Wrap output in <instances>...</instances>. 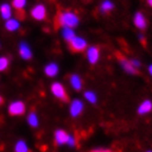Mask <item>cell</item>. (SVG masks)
<instances>
[{
  "instance_id": "obj_1",
  "label": "cell",
  "mask_w": 152,
  "mask_h": 152,
  "mask_svg": "<svg viewBox=\"0 0 152 152\" xmlns=\"http://www.w3.org/2000/svg\"><path fill=\"white\" fill-rule=\"evenodd\" d=\"M80 23V18L76 15L75 12L72 11H61L58 12L56 19H55V24L56 27H62V28H75L76 26H78Z\"/></svg>"
},
{
  "instance_id": "obj_2",
  "label": "cell",
  "mask_w": 152,
  "mask_h": 152,
  "mask_svg": "<svg viewBox=\"0 0 152 152\" xmlns=\"http://www.w3.org/2000/svg\"><path fill=\"white\" fill-rule=\"evenodd\" d=\"M51 91L57 99H60L64 103H67L69 102V95H67V91L65 89V87L62 85L61 83H53L51 85Z\"/></svg>"
},
{
  "instance_id": "obj_3",
  "label": "cell",
  "mask_w": 152,
  "mask_h": 152,
  "mask_svg": "<svg viewBox=\"0 0 152 152\" xmlns=\"http://www.w3.org/2000/svg\"><path fill=\"white\" fill-rule=\"evenodd\" d=\"M69 46L72 52H75V53L84 52L85 50H87V42L85 41L83 38L75 37L69 42Z\"/></svg>"
},
{
  "instance_id": "obj_4",
  "label": "cell",
  "mask_w": 152,
  "mask_h": 152,
  "mask_svg": "<svg viewBox=\"0 0 152 152\" xmlns=\"http://www.w3.org/2000/svg\"><path fill=\"white\" fill-rule=\"evenodd\" d=\"M8 111L11 116H21L26 113V105L21 100H15L9 105Z\"/></svg>"
},
{
  "instance_id": "obj_5",
  "label": "cell",
  "mask_w": 152,
  "mask_h": 152,
  "mask_svg": "<svg viewBox=\"0 0 152 152\" xmlns=\"http://www.w3.org/2000/svg\"><path fill=\"white\" fill-rule=\"evenodd\" d=\"M32 18L38 21H42L46 18V9L43 4H37L32 10H31Z\"/></svg>"
},
{
  "instance_id": "obj_6",
  "label": "cell",
  "mask_w": 152,
  "mask_h": 152,
  "mask_svg": "<svg viewBox=\"0 0 152 152\" xmlns=\"http://www.w3.org/2000/svg\"><path fill=\"white\" fill-rule=\"evenodd\" d=\"M86 55H87V60L91 64H96L99 60V56H100V52H99V48L97 46H89L87 48V52H86Z\"/></svg>"
},
{
  "instance_id": "obj_7",
  "label": "cell",
  "mask_w": 152,
  "mask_h": 152,
  "mask_svg": "<svg viewBox=\"0 0 152 152\" xmlns=\"http://www.w3.org/2000/svg\"><path fill=\"white\" fill-rule=\"evenodd\" d=\"M118 58H119V62H120V64H121L122 69H125L127 73H129V74H132V75H134V74H138V69L133 66L132 64H131V62L129 61V60H127L126 57L121 56L120 54H118Z\"/></svg>"
},
{
  "instance_id": "obj_8",
  "label": "cell",
  "mask_w": 152,
  "mask_h": 152,
  "mask_svg": "<svg viewBox=\"0 0 152 152\" xmlns=\"http://www.w3.org/2000/svg\"><path fill=\"white\" fill-rule=\"evenodd\" d=\"M84 109V104L80 102V99H74L69 107V113L72 115V117H78Z\"/></svg>"
},
{
  "instance_id": "obj_9",
  "label": "cell",
  "mask_w": 152,
  "mask_h": 152,
  "mask_svg": "<svg viewBox=\"0 0 152 152\" xmlns=\"http://www.w3.org/2000/svg\"><path fill=\"white\" fill-rule=\"evenodd\" d=\"M54 138H55V143H56L57 145H62L67 143L69 138V134L66 132L65 130L58 129V130H56V131H55Z\"/></svg>"
},
{
  "instance_id": "obj_10",
  "label": "cell",
  "mask_w": 152,
  "mask_h": 152,
  "mask_svg": "<svg viewBox=\"0 0 152 152\" xmlns=\"http://www.w3.org/2000/svg\"><path fill=\"white\" fill-rule=\"evenodd\" d=\"M133 23L139 30H145L147 28V20H145V15L142 12H137L133 18Z\"/></svg>"
},
{
  "instance_id": "obj_11",
  "label": "cell",
  "mask_w": 152,
  "mask_h": 152,
  "mask_svg": "<svg viewBox=\"0 0 152 152\" xmlns=\"http://www.w3.org/2000/svg\"><path fill=\"white\" fill-rule=\"evenodd\" d=\"M19 54H20V56L22 57L23 60H26V61H29V60H31V58H32V52H31L30 46L28 45L26 42L20 43Z\"/></svg>"
},
{
  "instance_id": "obj_12",
  "label": "cell",
  "mask_w": 152,
  "mask_h": 152,
  "mask_svg": "<svg viewBox=\"0 0 152 152\" xmlns=\"http://www.w3.org/2000/svg\"><path fill=\"white\" fill-rule=\"evenodd\" d=\"M0 15L4 20H9L12 17V8L9 4H2L0 6Z\"/></svg>"
},
{
  "instance_id": "obj_13",
  "label": "cell",
  "mask_w": 152,
  "mask_h": 152,
  "mask_svg": "<svg viewBox=\"0 0 152 152\" xmlns=\"http://www.w3.org/2000/svg\"><path fill=\"white\" fill-rule=\"evenodd\" d=\"M152 110V102L151 100H145L140 104V106L138 107V114L139 115H147Z\"/></svg>"
},
{
  "instance_id": "obj_14",
  "label": "cell",
  "mask_w": 152,
  "mask_h": 152,
  "mask_svg": "<svg viewBox=\"0 0 152 152\" xmlns=\"http://www.w3.org/2000/svg\"><path fill=\"white\" fill-rule=\"evenodd\" d=\"M69 83L72 85V87L75 89V91H80L82 87H83V80L78 75L76 74H73L69 77Z\"/></svg>"
},
{
  "instance_id": "obj_15",
  "label": "cell",
  "mask_w": 152,
  "mask_h": 152,
  "mask_svg": "<svg viewBox=\"0 0 152 152\" xmlns=\"http://www.w3.org/2000/svg\"><path fill=\"white\" fill-rule=\"evenodd\" d=\"M4 27L8 31L10 32H13V31H17L20 28V22L15 18H10L9 20H6V23H4Z\"/></svg>"
},
{
  "instance_id": "obj_16",
  "label": "cell",
  "mask_w": 152,
  "mask_h": 152,
  "mask_svg": "<svg viewBox=\"0 0 152 152\" xmlns=\"http://www.w3.org/2000/svg\"><path fill=\"white\" fill-rule=\"evenodd\" d=\"M44 73L49 77H54V76L57 75L58 73V66H57L55 63H50L44 67Z\"/></svg>"
},
{
  "instance_id": "obj_17",
  "label": "cell",
  "mask_w": 152,
  "mask_h": 152,
  "mask_svg": "<svg viewBox=\"0 0 152 152\" xmlns=\"http://www.w3.org/2000/svg\"><path fill=\"white\" fill-rule=\"evenodd\" d=\"M28 122H29V125H30L32 128H37L39 126L38 115L35 114L34 111H32V113L29 114V116H28Z\"/></svg>"
},
{
  "instance_id": "obj_18",
  "label": "cell",
  "mask_w": 152,
  "mask_h": 152,
  "mask_svg": "<svg viewBox=\"0 0 152 152\" xmlns=\"http://www.w3.org/2000/svg\"><path fill=\"white\" fill-rule=\"evenodd\" d=\"M15 152H29V147L23 140H19L15 145Z\"/></svg>"
},
{
  "instance_id": "obj_19",
  "label": "cell",
  "mask_w": 152,
  "mask_h": 152,
  "mask_svg": "<svg viewBox=\"0 0 152 152\" xmlns=\"http://www.w3.org/2000/svg\"><path fill=\"white\" fill-rule=\"evenodd\" d=\"M113 9H114V4L111 2L110 0H105V1H103L102 4H100V10H102V12H104V13H107V12L111 11Z\"/></svg>"
},
{
  "instance_id": "obj_20",
  "label": "cell",
  "mask_w": 152,
  "mask_h": 152,
  "mask_svg": "<svg viewBox=\"0 0 152 152\" xmlns=\"http://www.w3.org/2000/svg\"><path fill=\"white\" fill-rule=\"evenodd\" d=\"M62 34H63V38H64L67 42L71 41L73 38H75V33H74L73 29H71V28H63Z\"/></svg>"
},
{
  "instance_id": "obj_21",
  "label": "cell",
  "mask_w": 152,
  "mask_h": 152,
  "mask_svg": "<svg viewBox=\"0 0 152 152\" xmlns=\"http://www.w3.org/2000/svg\"><path fill=\"white\" fill-rule=\"evenodd\" d=\"M26 4H27V0H12V7L18 11L23 10Z\"/></svg>"
},
{
  "instance_id": "obj_22",
  "label": "cell",
  "mask_w": 152,
  "mask_h": 152,
  "mask_svg": "<svg viewBox=\"0 0 152 152\" xmlns=\"http://www.w3.org/2000/svg\"><path fill=\"white\" fill-rule=\"evenodd\" d=\"M9 66V58L6 56H0V72H4Z\"/></svg>"
},
{
  "instance_id": "obj_23",
  "label": "cell",
  "mask_w": 152,
  "mask_h": 152,
  "mask_svg": "<svg viewBox=\"0 0 152 152\" xmlns=\"http://www.w3.org/2000/svg\"><path fill=\"white\" fill-rule=\"evenodd\" d=\"M84 96H85V98L87 99L89 103L91 104H95L96 102H97V97H96L95 93H93V91H85V94H84Z\"/></svg>"
},
{
  "instance_id": "obj_24",
  "label": "cell",
  "mask_w": 152,
  "mask_h": 152,
  "mask_svg": "<svg viewBox=\"0 0 152 152\" xmlns=\"http://www.w3.org/2000/svg\"><path fill=\"white\" fill-rule=\"evenodd\" d=\"M66 145H71V147H74V145H76L75 138H74V137H72V136H69V141H67V143H66Z\"/></svg>"
},
{
  "instance_id": "obj_25",
  "label": "cell",
  "mask_w": 152,
  "mask_h": 152,
  "mask_svg": "<svg viewBox=\"0 0 152 152\" xmlns=\"http://www.w3.org/2000/svg\"><path fill=\"white\" fill-rule=\"evenodd\" d=\"M91 152H113L108 149H95V150H91Z\"/></svg>"
},
{
  "instance_id": "obj_26",
  "label": "cell",
  "mask_w": 152,
  "mask_h": 152,
  "mask_svg": "<svg viewBox=\"0 0 152 152\" xmlns=\"http://www.w3.org/2000/svg\"><path fill=\"white\" fill-rule=\"evenodd\" d=\"M131 64L133 65V66H134V67H136V69H138V67H139V66H140V63H139V62L137 61V60H131Z\"/></svg>"
},
{
  "instance_id": "obj_27",
  "label": "cell",
  "mask_w": 152,
  "mask_h": 152,
  "mask_svg": "<svg viewBox=\"0 0 152 152\" xmlns=\"http://www.w3.org/2000/svg\"><path fill=\"white\" fill-rule=\"evenodd\" d=\"M149 73H150V75L152 76V64L149 66Z\"/></svg>"
},
{
  "instance_id": "obj_28",
  "label": "cell",
  "mask_w": 152,
  "mask_h": 152,
  "mask_svg": "<svg viewBox=\"0 0 152 152\" xmlns=\"http://www.w3.org/2000/svg\"><path fill=\"white\" fill-rule=\"evenodd\" d=\"M147 2H148V4L150 7H152V0H147Z\"/></svg>"
},
{
  "instance_id": "obj_29",
  "label": "cell",
  "mask_w": 152,
  "mask_h": 152,
  "mask_svg": "<svg viewBox=\"0 0 152 152\" xmlns=\"http://www.w3.org/2000/svg\"><path fill=\"white\" fill-rule=\"evenodd\" d=\"M4 103V98H2V97H1V96H0V105H1V104Z\"/></svg>"
},
{
  "instance_id": "obj_30",
  "label": "cell",
  "mask_w": 152,
  "mask_h": 152,
  "mask_svg": "<svg viewBox=\"0 0 152 152\" xmlns=\"http://www.w3.org/2000/svg\"><path fill=\"white\" fill-rule=\"evenodd\" d=\"M148 152H152V151H148Z\"/></svg>"
}]
</instances>
